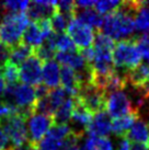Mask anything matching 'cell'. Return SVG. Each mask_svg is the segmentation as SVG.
<instances>
[{
  "instance_id": "obj_1",
  "label": "cell",
  "mask_w": 149,
  "mask_h": 150,
  "mask_svg": "<svg viewBox=\"0 0 149 150\" xmlns=\"http://www.w3.org/2000/svg\"><path fill=\"white\" fill-rule=\"evenodd\" d=\"M141 4L143 1H122L114 12L103 18V33L113 41L128 40L136 31L135 16Z\"/></svg>"
},
{
  "instance_id": "obj_2",
  "label": "cell",
  "mask_w": 149,
  "mask_h": 150,
  "mask_svg": "<svg viewBox=\"0 0 149 150\" xmlns=\"http://www.w3.org/2000/svg\"><path fill=\"white\" fill-rule=\"evenodd\" d=\"M30 19L25 12L4 13L0 22V43L11 50L22 42Z\"/></svg>"
},
{
  "instance_id": "obj_3",
  "label": "cell",
  "mask_w": 149,
  "mask_h": 150,
  "mask_svg": "<svg viewBox=\"0 0 149 150\" xmlns=\"http://www.w3.org/2000/svg\"><path fill=\"white\" fill-rule=\"evenodd\" d=\"M141 58L140 52L137 48L134 38L123 40L115 43L113 50V63L115 68L121 71L124 70V75L140 65Z\"/></svg>"
},
{
  "instance_id": "obj_4",
  "label": "cell",
  "mask_w": 149,
  "mask_h": 150,
  "mask_svg": "<svg viewBox=\"0 0 149 150\" xmlns=\"http://www.w3.org/2000/svg\"><path fill=\"white\" fill-rule=\"evenodd\" d=\"M0 127L7 134L12 147H20L29 142L26 120L19 113H13L7 117L0 118Z\"/></svg>"
},
{
  "instance_id": "obj_5",
  "label": "cell",
  "mask_w": 149,
  "mask_h": 150,
  "mask_svg": "<svg viewBox=\"0 0 149 150\" xmlns=\"http://www.w3.org/2000/svg\"><path fill=\"white\" fill-rule=\"evenodd\" d=\"M105 98L106 93L92 82L82 84L77 96H74V99L92 115L105 111Z\"/></svg>"
},
{
  "instance_id": "obj_6",
  "label": "cell",
  "mask_w": 149,
  "mask_h": 150,
  "mask_svg": "<svg viewBox=\"0 0 149 150\" xmlns=\"http://www.w3.org/2000/svg\"><path fill=\"white\" fill-rule=\"evenodd\" d=\"M66 34L71 38L76 48L78 50H82L91 47V45L94 43L96 31L89 25L83 24L78 20L72 19L67 25Z\"/></svg>"
},
{
  "instance_id": "obj_7",
  "label": "cell",
  "mask_w": 149,
  "mask_h": 150,
  "mask_svg": "<svg viewBox=\"0 0 149 150\" xmlns=\"http://www.w3.org/2000/svg\"><path fill=\"white\" fill-rule=\"evenodd\" d=\"M136 111L132 104V101L128 98L127 93L124 90L114 91L106 93L105 98V112L108 113L110 117L124 116L126 114Z\"/></svg>"
},
{
  "instance_id": "obj_8",
  "label": "cell",
  "mask_w": 149,
  "mask_h": 150,
  "mask_svg": "<svg viewBox=\"0 0 149 150\" xmlns=\"http://www.w3.org/2000/svg\"><path fill=\"white\" fill-rule=\"evenodd\" d=\"M26 122H28L26 127L29 134V142L36 146L45 137L50 127L54 125L53 117L40 113H34Z\"/></svg>"
},
{
  "instance_id": "obj_9",
  "label": "cell",
  "mask_w": 149,
  "mask_h": 150,
  "mask_svg": "<svg viewBox=\"0 0 149 150\" xmlns=\"http://www.w3.org/2000/svg\"><path fill=\"white\" fill-rule=\"evenodd\" d=\"M42 69H43V63L33 53V55L29 59H26L19 67L20 82L31 87L38 86L42 83Z\"/></svg>"
},
{
  "instance_id": "obj_10",
  "label": "cell",
  "mask_w": 149,
  "mask_h": 150,
  "mask_svg": "<svg viewBox=\"0 0 149 150\" xmlns=\"http://www.w3.org/2000/svg\"><path fill=\"white\" fill-rule=\"evenodd\" d=\"M111 132L112 120L105 111L94 114L91 123L86 128V133L90 137H108Z\"/></svg>"
},
{
  "instance_id": "obj_11",
  "label": "cell",
  "mask_w": 149,
  "mask_h": 150,
  "mask_svg": "<svg viewBox=\"0 0 149 150\" xmlns=\"http://www.w3.org/2000/svg\"><path fill=\"white\" fill-rule=\"evenodd\" d=\"M56 2L53 0H37L30 2L26 16L32 22L41 21L43 19H50L56 12Z\"/></svg>"
},
{
  "instance_id": "obj_12",
  "label": "cell",
  "mask_w": 149,
  "mask_h": 150,
  "mask_svg": "<svg viewBox=\"0 0 149 150\" xmlns=\"http://www.w3.org/2000/svg\"><path fill=\"white\" fill-rule=\"evenodd\" d=\"M60 86L64 91L68 93L69 96H77L80 90V81H79L77 72L67 66H62L60 68Z\"/></svg>"
},
{
  "instance_id": "obj_13",
  "label": "cell",
  "mask_w": 149,
  "mask_h": 150,
  "mask_svg": "<svg viewBox=\"0 0 149 150\" xmlns=\"http://www.w3.org/2000/svg\"><path fill=\"white\" fill-rule=\"evenodd\" d=\"M56 58L58 60V64H60L62 66L69 67L76 72H83L90 68V65H88L84 62L79 50L69 52V53H57Z\"/></svg>"
},
{
  "instance_id": "obj_14",
  "label": "cell",
  "mask_w": 149,
  "mask_h": 150,
  "mask_svg": "<svg viewBox=\"0 0 149 150\" xmlns=\"http://www.w3.org/2000/svg\"><path fill=\"white\" fill-rule=\"evenodd\" d=\"M42 81L48 89L58 88L60 84V66L56 60H48L43 63Z\"/></svg>"
},
{
  "instance_id": "obj_15",
  "label": "cell",
  "mask_w": 149,
  "mask_h": 150,
  "mask_svg": "<svg viewBox=\"0 0 149 150\" xmlns=\"http://www.w3.org/2000/svg\"><path fill=\"white\" fill-rule=\"evenodd\" d=\"M74 19L83 24L89 25L95 31H101L103 25V18L96 12L94 8L90 9H78L74 11Z\"/></svg>"
},
{
  "instance_id": "obj_16",
  "label": "cell",
  "mask_w": 149,
  "mask_h": 150,
  "mask_svg": "<svg viewBox=\"0 0 149 150\" xmlns=\"http://www.w3.org/2000/svg\"><path fill=\"white\" fill-rule=\"evenodd\" d=\"M138 118H139V112H137V111L126 114L124 116L113 118L112 120V132L121 138L125 137L131 127L134 125V123Z\"/></svg>"
},
{
  "instance_id": "obj_17",
  "label": "cell",
  "mask_w": 149,
  "mask_h": 150,
  "mask_svg": "<svg viewBox=\"0 0 149 150\" xmlns=\"http://www.w3.org/2000/svg\"><path fill=\"white\" fill-rule=\"evenodd\" d=\"M125 137L133 142H140L149 145V125L143 120H137L131 127Z\"/></svg>"
},
{
  "instance_id": "obj_18",
  "label": "cell",
  "mask_w": 149,
  "mask_h": 150,
  "mask_svg": "<svg viewBox=\"0 0 149 150\" xmlns=\"http://www.w3.org/2000/svg\"><path fill=\"white\" fill-rule=\"evenodd\" d=\"M45 40L41 32V29L36 22H30L26 26L23 36H22V43L25 45L30 46L32 48H36L41 46Z\"/></svg>"
},
{
  "instance_id": "obj_19",
  "label": "cell",
  "mask_w": 149,
  "mask_h": 150,
  "mask_svg": "<svg viewBox=\"0 0 149 150\" xmlns=\"http://www.w3.org/2000/svg\"><path fill=\"white\" fill-rule=\"evenodd\" d=\"M34 53V50L30 46L25 45L21 42L19 45L13 47L10 50V57L9 62L13 64L14 66L20 67L22 64L24 63L26 59H29Z\"/></svg>"
},
{
  "instance_id": "obj_20",
  "label": "cell",
  "mask_w": 149,
  "mask_h": 150,
  "mask_svg": "<svg viewBox=\"0 0 149 150\" xmlns=\"http://www.w3.org/2000/svg\"><path fill=\"white\" fill-rule=\"evenodd\" d=\"M74 108V98H67L58 110L53 115L54 124H67L71 120V115Z\"/></svg>"
},
{
  "instance_id": "obj_21",
  "label": "cell",
  "mask_w": 149,
  "mask_h": 150,
  "mask_svg": "<svg viewBox=\"0 0 149 150\" xmlns=\"http://www.w3.org/2000/svg\"><path fill=\"white\" fill-rule=\"evenodd\" d=\"M92 117H93V115L88 110H86L78 101L74 99V108L72 115H71V121H74V124L79 125L83 132H86V128L91 123Z\"/></svg>"
},
{
  "instance_id": "obj_22",
  "label": "cell",
  "mask_w": 149,
  "mask_h": 150,
  "mask_svg": "<svg viewBox=\"0 0 149 150\" xmlns=\"http://www.w3.org/2000/svg\"><path fill=\"white\" fill-rule=\"evenodd\" d=\"M135 29L144 33H149V4L143 1L141 7L135 16Z\"/></svg>"
},
{
  "instance_id": "obj_23",
  "label": "cell",
  "mask_w": 149,
  "mask_h": 150,
  "mask_svg": "<svg viewBox=\"0 0 149 150\" xmlns=\"http://www.w3.org/2000/svg\"><path fill=\"white\" fill-rule=\"evenodd\" d=\"M82 150H113V145L108 137H89Z\"/></svg>"
},
{
  "instance_id": "obj_24",
  "label": "cell",
  "mask_w": 149,
  "mask_h": 150,
  "mask_svg": "<svg viewBox=\"0 0 149 150\" xmlns=\"http://www.w3.org/2000/svg\"><path fill=\"white\" fill-rule=\"evenodd\" d=\"M54 44L55 50H56L57 53H69V52L78 50L76 48L74 42L71 41V38L65 33L55 34Z\"/></svg>"
},
{
  "instance_id": "obj_25",
  "label": "cell",
  "mask_w": 149,
  "mask_h": 150,
  "mask_svg": "<svg viewBox=\"0 0 149 150\" xmlns=\"http://www.w3.org/2000/svg\"><path fill=\"white\" fill-rule=\"evenodd\" d=\"M0 76L6 82V86L20 83V77H19V67L14 66L10 62L6 64V66L0 71Z\"/></svg>"
},
{
  "instance_id": "obj_26",
  "label": "cell",
  "mask_w": 149,
  "mask_h": 150,
  "mask_svg": "<svg viewBox=\"0 0 149 150\" xmlns=\"http://www.w3.org/2000/svg\"><path fill=\"white\" fill-rule=\"evenodd\" d=\"M50 24H52V28H53V31H54L55 34H62L64 33L67 29V25L70 22V20L62 14L60 12H58L56 10V12L50 18Z\"/></svg>"
},
{
  "instance_id": "obj_27",
  "label": "cell",
  "mask_w": 149,
  "mask_h": 150,
  "mask_svg": "<svg viewBox=\"0 0 149 150\" xmlns=\"http://www.w3.org/2000/svg\"><path fill=\"white\" fill-rule=\"evenodd\" d=\"M122 1L117 0H103V1H96L94 6V10L99 14L108 16L110 13L114 12L116 9L120 7Z\"/></svg>"
},
{
  "instance_id": "obj_28",
  "label": "cell",
  "mask_w": 149,
  "mask_h": 150,
  "mask_svg": "<svg viewBox=\"0 0 149 150\" xmlns=\"http://www.w3.org/2000/svg\"><path fill=\"white\" fill-rule=\"evenodd\" d=\"M134 41L138 50L140 52L141 57L145 58L149 65V33H143L138 36H135Z\"/></svg>"
},
{
  "instance_id": "obj_29",
  "label": "cell",
  "mask_w": 149,
  "mask_h": 150,
  "mask_svg": "<svg viewBox=\"0 0 149 150\" xmlns=\"http://www.w3.org/2000/svg\"><path fill=\"white\" fill-rule=\"evenodd\" d=\"M10 57V50L0 43V71L6 66V64L9 62Z\"/></svg>"
},
{
  "instance_id": "obj_30",
  "label": "cell",
  "mask_w": 149,
  "mask_h": 150,
  "mask_svg": "<svg viewBox=\"0 0 149 150\" xmlns=\"http://www.w3.org/2000/svg\"><path fill=\"white\" fill-rule=\"evenodd\" d=\"M9 140L7 134L4 133V130L1 127H0V150H8L10 147H9Z\"/></svg>"
},
{
  "instance_id": "obj_31",
  "label": "cell",
  "mask_w": 149,
  "mask_h": 150,
  "mask_svg": "<svg viewBox=\"0 0 149 150\" xmlns=\"http://www.w3.org/2000/svg\"><path fill=\"white\" fill-rule=\"evenodd\" d=\"M116 150H131V142L126 137H122L118 142Z\"/></svg>"
},
{
  "instance_id": "obj_32",
  "label": "cell",
  "mask_w": 149,
  "mask_h": 150,
  "mask_svg": "<svg viewBox=\"0 0 149 150\" xmlns=\"http://www.w3.org/2000/svg\"><path fill=\"white\" fill-rule=\"evenodd\" d=\"M11 150H38L37 149V146L36 145H34L32 142H25L24 145H22L20 147H11Z\"/></svg>"
},
{
  "instance_id": "obj_33",
  "label": "cell",
  "mask_w": 149,
  "mask_h": 150,
  "mask_svg": "<svg viewBox=\"0 0 149 150\" xmlns=\"http://www.w3.org/2000/svg\"><path fill=\"white\" fill-rule=\"evenodd\" d=\"M131 150H149V145L140 144V142H132Z\"/></svg>"
},
{
  "instance_id": "obj_34",
  "label": "cell",
  "mask_w": 149,
  "mask_h": 150,
  "mask_svg": "<svg viewBox=\"0 0 149 150\" xmlns=\"http://www.w3.org/2000/svg\"><path fill=\"white\" fill-rule=\"evenodd\" d=\"M4 89H6V82H4V80L2 79V77L0 76V96H2L4 92Z\"/></svg>"
},
{
  "instance_id": "obj_35",
  "label": "cell",
  "mask_w": 149,
  "mask_h": 150,
  "mask_svg": "<svg viewBox=\"0 0 149 150\" xmlns=\"http://www.w3.org/2000/svg\"><path fill=\"white\" fill-rule=\"evenodd\" d=\"M67 150H82V148L76 146V147H72V148H70V149H67Z\"/></svg>"
},
{
  "instance_id": "obj_36",
  "label": "cell",
  "mask_w": 149,
  "mask_h": 150,
  "mask_svg": "<svg viewBox=\"0 0 149 150\" xmlns=\"http://www.w3.org/2000/svg\"><path fill=\"white\" fill-rule=\"evenodd\" d=\"M2 16H4V11H2V9H0V22H1V19H2Z\"/></svg>"
},
{
  "instance_id": "obj_37",
  "label": "cell",
  "mask_w": 149,
  "mask_h": 150,
  "mask_svg": "<svg viewBox=\"0 0 149 150\" xmlns=\"http://www.w3.org/2000/svg\"><path fill=\"white\" fill-rule=\"evenodd\" d=\"M11 147H12V146H11ZM11 147H10V148H9V149H8V150H11Z\"/></svg>"
}]
</instances>
